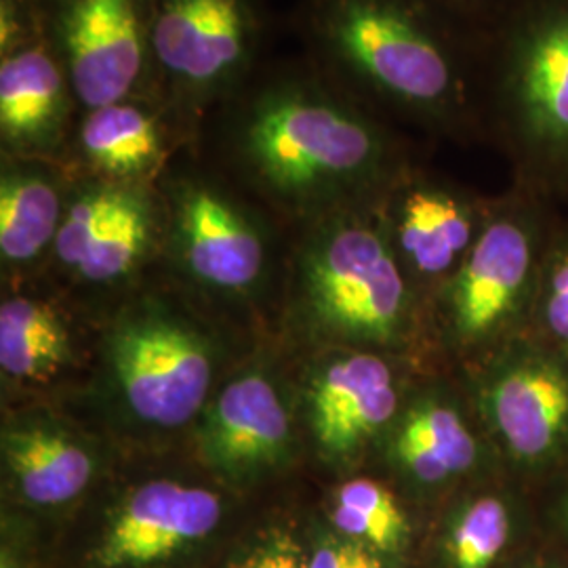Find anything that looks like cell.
<instances>
[{"instance_id": "obj_1", "label": "cell", "mask_w": 568, "mask_h": 568, "mask_svg": "<svg viewBox=\"0 0 568 568\" xmlns=\"http://www.w3.org/2000/svg\"><path fill=\"white\" fill-rule=\"evenodd\" d=\"M316 32L375 102L447 133L480 126V39L424 0H321Z\"/></svg>"}, {"instance_id": "obj_2", "label": "cell", "mask_w": 568, "mask_h": 568, "mask_svg": "<svg viewBox=\"0 0 568 568\" xmlns=\"http://www.w3.org/2000/svg\"><path fill=\"white\" fill-rule=\"evenodd\" d=\"M236 143L251 173L293 204L386 196L400 178L386 126L312 82H281L257 93L241 116Z\"/></svg>"}, {"instance_id": "obj_3", "label": "cell", "mask_w": 568, "mask_h": 568, "mask_svg": "<svg viewBox=\"0 0 568 568\" xmlns=\"http://www.w3.org/2000/svg\"><path fill=\"white\" fill-rule=\"evenodd\" d=\"M478 95L518 183L568 194V0H511L480 37Z\"/></svg>"}, {"instance_id": "obj_4", "label": "cell", "mask_w": 568, "mask_h": 568, "mask_svg": "<svg viewBox=\"0 0 568 568\" xmlns=\"http://www.w3.org/2000/svg\"><path fill=\"white\" fill-rule=\"evenodd\" d=\"M539 192L516 190L490 203L487 224L443 283V328L462 354L483 356L528 331L539 265L554 215Z\"/></svg>"}, {"instance_id": "obj_5", "label": "cell", "mask_w": 568, "mask_h": 568, "mask_svg": "<svg viewBox=\"0 0 568 568\" xmlns=\"http://www.w3.org/2000/svg\"><path fill=\"white\" fill-rule=\"evenodd\" d=\"M302 284L326 335L371 352L405 342L413 295L382 213L344 211L321 225L302 253Z\"/></svg>"}, {"instance_id": "obj_6", "label": "cell", "mask_w": 568, "mask_h": 568, "mask_svg": "<svg viewBox=\"0 0 568 568\" xmlns=\"http://www.w3.org/2000/svg\"><path fill=\"white\" fill-rule=\"evenodd\" d=\"M490 447L514 471L568 467V354L532 333L493 352L476 379Z\"/></svg>"}, {"instance_id": "obj_7", "label": "cell", "mask_w": 568, "mask_h": 568, "mask_svg": "<svg viewBox=\"0 0 568 568\" xmlns=\"http://www.w3.org/2000/svg\"><path fill=\"white\" fill-rule=\"evenodd\" d=\"M108 365L122 405L143 426L175 429L206 403L215 375L209 342L171 312L143 305L114 325Z\"/></svg>"}, {"instance_id": "obj_8", "label": "cell", "mask_w": 568, "mask_h": 568, "mask_svg": "<svg viewBox=\"0 0 568 568\" xmlns=\"http://www.w3.org/2000/svg\"><path fill=\"white\" fill-rule=\"evenodd\" d=\"M255 39L246 0H159L150 49L185 93L206 98L243 74Z\"/></svg>"}, {"instance_id": "obj_9", "label": "cell", "mask_w": 568, "mask_h": 568, "mask_svg": "<svg viewBox=\"0 0 568 568\" xmlns=\"http://www.w3.org/2000/svg\"><path fill=\"white\" fill-rule=\"evenodd\" d=\"M60 37L72 93L87 110L122 102L138 87L150 49L140 0H68Z\"/></svg>"}, {"instance_id": "obj_10", "label": "cell", "mask_w": 568, "mask_h": 568, "mask_svg": "<svg viewBox=\"0 0 568 568\" xmlns=\"http://www.w3.org/2000/svg\"><path fill=\"white\" fill-rule=\"evenodd\" d=\"M400 408L396 371L371 349H354L326 363L307 396L310 427L331 462H349L384 438Z\"/></svg>"}, {"instance_id": "obj_11", "label": "cell", "mask_w": 568, "mask_h": 568, "mask_svg": "<svg viewBox=\"0 0 568 568\" xmlns=\"http://www.w3.org/2000/svg\"><path fill=\"white\" fill-rule=\"evenodd\" d=\"M154 241V209L135 183L87 185L65 206L55 253L89 283H116L142 264Z\"/></svg>"}, {"instance_id": "obj_12", "label": "cell", "mask_w": 568, "mask_h": 568, "mask_svg": "<svg viewBox=\"0 0 568 568\" xmlns=\"http://www.w3.org/2000/svg\"><path fill=\"white\" fill-rule=\"evenodd\" d=\"M222 520V501L209 488L150 480L114 509L95 560L102 568L152 567L206 539Z\"/></svg>"}, {"instance_id": "obj_13", "label": "cell", "mask_w": 568, "mask_h": 568, "mask_svg": "<svg viewBox=\"0 0 568 568\" xmlns=\"http://www.w3.org/2000/svg\"><path fill=\"white\" fill-rule=\"evenodd\" d=\"M293 429L278 387L262 373L232 379L204 408L199 448L204 464L232 483L260 480L291 455Z\"/></svg>"}, {"instance_id": "obj_14", "label": "cell", "mask_w": 568, "mask_h": 568, "mask_svg": "<svg viewBox=\"0 0 568 568\" xmlns=\"http://www.w3.org/2000/svg\"><path fill=\"white\" fill-rule=\"evenodd\" d=\"M382 213L406 274L443 281L455 274L487 224L490 203H476L443 183L405 180L389 187Z\"/></svg>"}, {"instance_id": "obj_15", "label": "cell", "mask_w": 568, "mask_h": 568, "mask_svg": "<svg viewBox=\"0 0 568 568\" xmlns=\"http://www.w3.org/2000/svg\"><path fill=\"white\" fill-rule=\"evenodd\" d=\"M173 239L187 272L211 288L243 293L264 272L262 232L211 185L190 182L175 190Z\"/></svg>"}, {"instance_id": "obj_16", "label": "cell", "mask_w": 568, "mask_h": 568, "mask_svg": "<svg viewBox=\"0 0 568 568\" xmlns=\"http://www.w3.org/2000/svg\"><path fill=\"white\" fill-rule=\"evenodd\" d=\"M384 440L389 466L424 493L453 487L488 462L485 438L462 406L440 392H426L403 405Z\"/></svg>"}, {"instance_id": "obj_17", "label": "cell", "mask_w": 568, "mask_h": 568, "mask_svg": "<svg viewBox=\"0 0 568 568\" xmlns=\"http://www.w3.org/2000/svg\"><path fill=\"white\" fill-rule=\"evenodd\" d=\"M2 462L18 495L34 508L77 501L98 474V457L81 436L47 417L7 424Z\"/></svg>"}, {"instance_id": "obj_18", "label": "cell", "mask_w": 568, "mask_h": 568, "mask_svg": "<svg viewBox=\"0 0 568 568\" xmlns=\"http://www.w3.org/2000/svg\"><path fill=\"white\" fill-rule=\"evenodd\" d=\"M65 70L42 44L18 47L0 63V131L16 150H47L60 140L70 108Z\"/></svg>"}, {"instance_id": "obj_19", "label": "cell", "mask_w": 568, "mask_h": 568, "mask_svg": "<svg viewBox=\"0 0 568 568\" xmlns=\"http://www.w3.org/2000/svg\"><path fill=\"white\" fill-rule=\"evenodd\" d=\"M81 150L112 182L135 183L161 164L163 133L152 114L122 100L87 112Z\"/></svg>"}, {"instance_id": "obj_20", "label": "cell", "mask_w": 568, "mask_h": 568, "mask_svg": "<svg viewBox=\"0 0 568 568\" xmlns=\"http://www.w3.org/2000/svg\"><path fill=\"white\" fill-rule=\"evenodd\" d=\"M65 206L58 183L39 169L7 166L0 182V253L30 264L58 241Z\"/></svg>"}, {"instance_id": "obj_21", "label": "cell", "mask_w": 568, "mask_h": 568, "mask_svg": "<svg viewBox=\"0 0 568 568\" xmlns=\"http://www.w3.org/2000/svg\"><path fill=\"white\" fill-rule=\"evenodd\" d=\"M70 358L60 316L34 300L11 297L0 307V368L18 382H44Z\"/></svg>"}, {"instance_id": "obj_22", "label": "cell", "mask_w": 568, "mask_h": 568, "mask_svg": "<svg viewBox=\"0 0 568 568\" xmlns=\"http://www.w3.org/2000/svg\"><path fill=\"white\" fill-rule=\"evenodd\" d=\"M520 525L516 499L499 488L478 490L448 516L443 556L448 568H495Z\"/></svg>"}, {"instance_id": "obj_23", "label": "cell", "mask_w": 568, "mask_h": 568, "mask_svg": "<svg viewBox=\"0 0 568 568\" xmlns=\"http://www.w3.org/2000/svg\"><path fill=\"white\" fill-rule=\"evenodd\" d=\"M331 520L339 535L382 554H398L408 541V520L394 495L371 478L347 480L335 493Z\"/></svg>"}, {"instance_id": "obj_24", "label": "cell", "mask_w": 568, "mask_h": 568, "mask_svg": "<svg viewBox=\"0 0 568 568\" xmlns=\"http://www.w3.org/2000/svg\"><path fill=\"white\" fill-rule=\"evenodd\" d=\"M527 333L568 354V222L549 230Z\"/></svg>"}, {"instance_id": "obj_25", "label": "cell", "mask_w": 568, "mask_h": 568, "mask_svg": "<svg viewBox=\"0 0 568 568\" xmlns=\"http://www.w3.org/2000/svg\"><path fill=\"white\" fill-rule=\"evenodd\" d=\"M227 568H307L300 544L281 528L262 535Z\"/></svg>"}, {"instance_id": "obj_26", "label": "cell", "mask_w": 568, "mask_h": 568, "mask_svg": "<svg viewBox=\"0 0 568 568\" xmlns=\"http://www.w3.org/2000/svg\"><path fill=\"white\" fill-rule=\"evenodd\" d=\"M384 556L386 554L342 535L323 541L310 558L307 568H389Z\"/></svg>"}, {"instance_id": "obj_27", "label": "cell", "mask_w": 568, "mask_h": 568, "mask_svg": "<svg viewBox=\"0 0 568 568\" xmlns=\"http://www.w3.org/2000/svg\"><path fill=\"white\" fill-rule=\"evenodd\" d=\"M424 2L478 39L511 4V0H424Z\"/></svg>"}, {"instance_id": "obj_28", "label": "cell", "mask_w": 568, "mask_h": 568, "mask_svg": "<svg viewBox=\"0 0 568 568\" xmlns=\"http://www.w3.org/2000/svg\"><path fill=\"white\" fill-rule=\"evenodd\" d=\"M554 516H556V523L560 530L568 537V485L565 490L560 493L558 501H556V509H554Z\"/></svg>"}, {"instance_id": "obj_29", "label": "cell", "mask_w": 568, "mask_h": 568, "mask_svg": "<svg viewBox=\"0 0 568 568\" xmlns=\"http://www.w3.org/2000/svg\"><path fill=\"white\" fill-rule=\"evenodd\" d=\"M0 568H26L21 565L20 558H18V554L13 551V548H9L7 544L2 546V551H0Z\"/></svg>"}, {"instance_id": "obj_30", "label": "cell", "mask_w": 568, "mask_h": 568, "mask_svg": "<svg viewBox=\"0 0 568 568\" xmlns=\"http://www.w3.org/2000/svg\"><path fill=\"white\" fill-rule=\"evenodd\" d=\"M520 568H567L562 567V565H558V562H548V560H539V562H528V565H523Z\"/></svg>"}]
</instances>
